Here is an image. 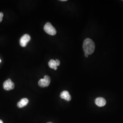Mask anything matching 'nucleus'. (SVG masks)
Returning a JSON list of instances; mask_svg holds the SVG:
<instances>
[{
	"label": "nucleus",
	"mask_w": 123,
	"mask_h": 123,
	"mask_svg": "<svg viewBox=\"0 0 123 123\" xmlns=\"http://www.w3.org/2000/svg\"><path fill=\"white\" fill-rule=\"evenodd\" d=\"M83 48L84 53L88 55H91L94 53L95 50V43L92 40L87 38L84 41Z\"/></svg>",
	"instance_id": "1"
},
{
	"label": "nucleus",
	"mask_w": 123,
	"mask_h": 123,
	"mask_svg": "<svg viewBox=\"0 0 123 123\" xmlns=\"http://www.w3.org/2000/svg\"><path fill=\"white\" fill-rule=\"evenodd\" d=\"M44 30L47 33L50 35H55L57 33L55 28L50 22H47L46 23L44 26Z\"/></svg>",
	"instance_id": "2"
},
{
	"label": "nucleus",
	"mask_w": 123,
	"mask_h": 123,
	"mask_svg": "<svg viewBox=\"0 0 123 123\" xmlns=\"http://www.w3.org/2000/svg\"><path fill=\"white\" fill-rule=\"evenodd\" d=\"M50 78L48 75H45L44 76V79H42L40 80L38 84L40 87L44 88L49 86L50 84Z\"/></svg>",
	"instance_id": "3"
},
{
	"label": "nucleus",
	"mask_w": 123,
	"mask_h": 123,
	"mask_svg": "<svg viewBox=\"0 0 123 123\" xmlns=\"http://www.w3.org/2000/svg\"><path fill=\"white\" fill-rule=\"evenodd\" d=\"M31 40V37L28 34H24L22 36L20 40V44L22 47H25L28 43Z\"/></svg>",
	"instance_id": "4"
},
{
	"label": "nucleus",
	"mask_w": 123,
	"mask_h": 123,
	"mask_svg": "<svg viewBox=\"0 0 123 123\" xmlns=\"http://www.w3.org/2000/svg\"><path fill=\"white\" fill-rule=\"evenodd\" d=\"M3 86L5 90L7 91L12 90L15 88V84L10 79L5 81Z\"/></svg>",
	"instance_id": "5"
},
{
	"label": "nucleus",
	"mask_w": 123,
	"mask_h": 123,
	"mask_svg": "<svg viewBox=\"0 0 123 123\" xmlns=\"http://www.w3.org/2000/svg\"><path fill=\"white\" fill-rule=\"evenodd\" d=\"M95 103L98 107H103L105 105L106 101L104 98L99 97L95 99Z\"/></svg>",
	"instance_id": "6"
},
{
	"label": "nucleus",
	"mask_w": 123,
	"mask_h": 123,
	"mask_svg": "<svg viewBox=\"0 0 123 123\" xmlns=\"http://www.w3.org/2000/svg\"><path fill=\"white\" fill-rule=\"evenodd\" d=\"M60 97L62 99H64L66 101H69L71 100V96L69 92L67 91H63L60 94Z\"/></svg>",
	"instance_id": "7"
},
{
	"label": "nucleus",
	"mask_w": 123,
	"mask_h": 123,
	"mask_svg": "<svg viewBox=\"0 0 123 123\" xmlns=\"http://www.w3.org/2000/svg\"><path fill=\"white\" fill-rule=\"evenodd\" d=\"M29 102V100L27 98H23L18 103V107L19 108H22L27 105Z\"/></svg>",
	"instance_id": "8"
},
{
	"label": "nucleus",
	"mask_w": 123,
	"mask_h": 123,
	"mask_svg": "<svg viewBox=\"0 0 123 123\" xmlns=\"http://www.w3.org/2000/svg\"><path fill=\"white\" fill-rule=\"evenodd\" d=\"M49 66L51 68H53L54 70L57 69V66L56 64L55 61L53 59L51 60L49 62Z\"/></svg>",
	"instance_id": "9"
},
{
	"label": "nucleus",
	"mask_w": 123,
	"mask_h": 123,
	"mask_svg": "<svg viewBox=\"0 0 123 123\" xmlns=\"http://www.w3.org/2000/svg\"><path fill=\"white\" fill-rule=\"evenodd\" d=\"M3 17V13L2 12H0V22H2Z\"/></svg>",
	"instance_id": "10"
},
{
	"label": "nucleus",
	"mask_w": 123,
	"mask_h": 123,
	"mask_svg": "<svg viewBox=\"0 0 123 123\" xmlns=\"http://www.w3.org/2000/svg\"><path fill=\"white\" fill-rule=\"evenodd\" d=\"M55 61V62H56V64L57 66H59L60 64V61L58 59H56Z\"/></svg>",
	"instance_id": "11"
},
{
	"label": "nucleus",
	"mask_w": 123,
	"mask_h": 123,
	"mask_svg": "<svg viewBox=\"0 0 123 123\" xmlns=\"http://www.w3.org/2000/svg\"><path fill=\"white\" fill-rule=\"evenodd\" d=\"M84 55H85V57H88V54L86 53H85V54H84Z\"/></svg>",
	"instance_id": "12"
},
{
	"label": "nucleus",
	"mask_w": 123,
	"mask_h": 123,
	"mask_svg": "<svg viewBox=\"0 0 123 123\" xmlns=\"http://www.w3.org/2000/svg\"><path fill=\"white\" fill-rule=\"evenodd\" d=\"M61 1H67V0H60Z\"/></svg>",
	"instance_id": "13"
},
{
	"label": "nucleus",
	"mask_w": 123,
	"mask_h": 123,
	"mask_svg": "<svg viewBox=\"0 0 123 123\" xmlns=\"http://www.w3.org/2000/svg\"><path fill=\"white\" fill-rule=\"evenodd\" d=\"M0 123H3V121L0 119Z\"/></svg>",
	"instance_id": "14"
},
{
	"label": "nucleus",
	"mask_w": 123,
	"mask_h": 123,
	"mask_svg": "<svg viewBox=\"0 0 123 123\" xmlns=\"http://www.w3.org/2000/svg\"><path fill=\"white\" fill-rule=\"evenodd\" d=\"M51 123V122H49V123Z\"/></svg>",
	"instance_id": "15"
},
{
	"label": "nucleus",
	"mask_w": 123,
	"mask_h": 123,
	"mask_svg": "<svg viewBox=\"0 0 123 123\" xmlns=\"http://www.w3.org/2000/svg\"><path fill=\"white\" fill-rule=\"evenodd\" d=\"M0 62H1V60H0Z\"/></svg>",
	"instance_id": "16"
}]
</instances>
